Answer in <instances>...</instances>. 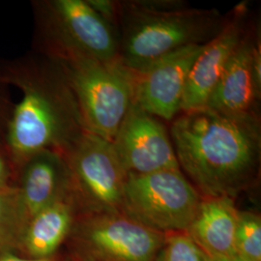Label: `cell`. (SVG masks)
<instances>
[{
    "instance_id": "cell-25",
    "label": "cell",
    "mask_w": 261,
    "mask_h": 261,
    "mask_svg": "<svg viewBox=\"0 0 261 261\" xmlns=\"http://www.w3.org/2000/svg\"><path fill=\"white\" fill-rule=\"evenodd\" d=\"M77 261H94L93 259H91V258H89V257H86V256H82L80 259Z\"/></svg>"
},
{
    "instance_id": "cell-16",
    "label": "cell",
    "mask_w": 261,
    "mask_h": 261,
    "mask_svg": "<svg viewBox=\"0 0 261 261\" xmlns=\"http://www.w3.org/2000/svg\"><path fill=\"white\" fill-rule=\"evenodd\" d=\"M23 233L17 185L0 190V252L17 250Z\"/></svg>"
},
{
    "instance_id": "cell-21",
    "label": "cell",
    "mask_w": 261,
    "mask_h": 261,
    "mask_svg": "<svg viewBox=\"0 0 261 261\" xmlns=\"http://www.w3.org/2000/svg\"><path fill=\"white\" fill-rule=\"evenodd\" d=\"M18 171L7 150L0 148V190L17 184Z\"/></svg>"
},
{
    "instance_id": "cell-8",
    "label": "cell",
    "mask_w": 261,
    "mask_h": 261,
    "mask_svg": "<svg viewBox=\"0 0 261 261\" xmlns=\"http://www.w3.org/2000/svg\"><path fill=\"white\" fill-rule=\"evenodd\" d=\"M73 230L94 261H156L166 236L123 213H82Z\"/></svg>"
},
{
    "instance_id": "cell-24",
    "label": "cell",
    "mask_w": 261,
    "mask_h": 261,
    "mask_svg": "<svg viewBox=\"0 0 261 261\" xmlns=\"http://www.w3.org/2000/svg\"><path fill=\"white\" fill-rule=\"evenodd\" d=\"M203 257H204V261H250L243 258L237 254L231 255V256H209V255L203 254Z\"/></svg>"
},
{
    "instance_id": "cell-2",
    "label": "cell",
    "mask_w": 261,
    "mask_h": 261,
    "mask_svg": "<svg viewBox=\"0 0 261 261\" xmlns=\"http://www.w3.org/2000/svg\"><path fill=\"white\" fill-rule=\"evenodd\" d=\"M0 72L10 86L21 92L6 135V150L17 171L40 152L65 155L86 129L62 67L31 51L0 60Z\"/></svg>"
},
{
    "instance_id": "cell-10",
    "label": "cell",
    "mask_w": 261,
    "mask_h": 261,
    "mask_svg": "<svg viewBox=\"0 0 261 261\" xmlns=\"http://www.w3.org/2000/svg\"><path fill=\"white\" fill-rule=\"evenodd\" d=\"M206 45V44H205ZM205 45L181 48L134 74V101L159 119L172 121L181 112L189 73Z\"/></svg>"
},
{
    "instance_id": "cell-17",
    "label": "cell",
    "mask_w": 261,
    "mask_h": 261,
    "mask_svg": "<svg viewBox=\"0 0 261 261\" xmlns=\"http://www.w3.org/2000/svg\"><path fill=\"white\" fill-rule=\"evenodd\" d=\"M236 254L250 261H261L260 216L239 211L235 233Z\"/></svg>"
},
{
    "instance_id": "cell-13",
    "label": "cell",
    "mask_w": 261,
    "mask_h": 261,
    "mask_svg": "<svg viewBox=\"0 0 261 261\" xmlns=\"http://www.w3.org/2000/svg\"><path fill=\"white\" fill-rule=\"evenodd\" d=\"M256 37L248 30L211 94L207 109L227 115L258 113L261 94L256 90L252 69V49Z\"/></svg>"
},
{
    "instance_id": "cell-15",
    "label": "cell",
    "mask_w": 261,
    "mask_h": 261,
    "mask_svg": "<svg viewBox=\"0 0 261 261\" xmlns=\"http://www.w3.org/2000/svg\"><path fill=\"white\" fill-rule=\"evenodd\" d=\"M238 212L231 198L203 196L187 233L205 255H235Z\"/></svg>"
},
{
    "instance_id": "cell-5",
    "label": "cell",
    "mask_w": 261,
    "mask_h": 261,
    "mask_svg": "<svg viewBox=\"0 0 261 261\" xmlns=\"http://www.w3.org/2000/svg\"><path fill=\"white\" fill-rule=\"evenodd\" d=\"M57 62L74 92L86 130L112 142L134 101V74L119 60Z\"/></svg>"
},
{
    "instance_id": "cell-19",
    "label": "cell",
    "mask_w": 261,
    "mask_h": 261,
    "mask_svg": "<svg viewBox=\"0 0 261 261\" xmlns=\"http://www.w3.org/2000/svg\"><path fill=\"white\" fill-rule=\"evenodd\" d=\"M9 84L0 72V148L6 149V135L14 105L11 97Z\"/></svg>"
},
{
    "instance_id": "cell-4",
    "label": "cell",
    "mask_w": 261,
    "mask_h": 261,
    "mask_svg": "<svg viewBox=\"0 0 261 261\" xmlns=\"http://www.w3.org/2000/svg\"><path fill=\"white\" fill-rule=\"evenodd\" d=\"M33 53L56 61L119 60L116 29L106 22L86 0H35Z\"/></svg>"
},
{
    "instance_id": "cell-23",
    "label": "cell",
    "mask_w": 261,
    "mask_h": 261,
    "mask_svg": "<svg viewBox=\"0 0 261 261\" xmlns=\"http://www.w3.org/2000/svg\"><path fill=\"white\" fill-rule=\"evenodd\" d=\"M0 261H58L56 257L50 256L46 258H27L20 257L12 252H0Z\"/></svg>"
},
{
    "instance_id": "cell-20",
    "label": "cell",
    "mask_w": 261,
    "mask_h": 261,
    "mask_svg": "<svg viewBox=\"0 0 261 261\" xmlns=\"http://www.w3.org/2000/svg\"><path fill=\"white\" fill-rule=\"evenodd\" d=\"M89 6L118 32V2L111 0H86Z\"/></svg>"
},
{
    "instance_id": "cell-7",
    "label": "cell",
    "mask_w": 261,
    "mask_h": 261,
    "mask_svg": "<svg viewBox=\"0 0 261 261\" xmlns=\"http://www.w3.org/2000/svg\"><path fill=\"white\" fill-rule=\"evenodd\" d=\"M63 156L83 213H122L128 173L111 141L86 130Z\"/></svg>"
},
{
    "instance_id": "cell-18",
    "label": "cell",
    "mask_w": 261,
    "mask_h": 261,
    "mask_svg": "<svg viewBox=\"0 0 261 261\" xmlns=\"http://www.w3.org/2000/svg\"><path fill=\"white\" fill-rule=\"evenodd\" d=\"M156 261H204V257L189 234L173 232L166 234Z\"/></svg>"
},
{
    "instance_id": "cell-11",
    "label": "cell",
    "mask_w": 261,
    "mask_h": 261,
    "mask_svg": "<svg viewBox=\"0 0 261 261\" xmlns=\"http://www.w3.org/2000/svg\"><path fill=\"white\" fill-rule=\"evenodd\" d=\"M245 14L246 11L242 7L235 11L223 30L206 44L197 56L187 79L181 112L206 108L231 56L249 30L245 24Z\"/></svg>"
},
{
    "instance_id": "cell-12",
    "label": "cell",
    "mask_w": 261,
    "mask_h": 261,
    "mask_svg": "<svg viewBox=\"0 0 261 261\" xmlns=\"http://www.w3.org/2000/svg\"><path fill=\"white\" fill-rule=\"evenodd\" d=\"M16 185L24 230L32 217L72 190L64 156L56 151L35 154L19 168Z\"/></svg>"
},
{
    "instance_id": "cell-22",
    "label": "cell",
    "mask_w": 261,
    "mask_h": 261,
    "mask_svg": "<svg viewBox=\"0 0 261 261\" xmlns=\"http://www.w3.org/2000/svg\"><path fill=\"white\" fill-rule=\"evenodd\" d=\"M252 69L256 90L258 93L261 94V43L259 36L255 39L252 49Z\"/></svg>"
},
{
    "instance_id": "cell-1",
    "label": "cell",
    "mask_w": 261,
    "mask_h": 261,
    "mask_svg": "<svg viewBox=\"0 0 261 261\" xmlns=\"http://www.w3.org/2000/svg\"><path fill=\"white\" fill-rule=\"evenodd\" d=\"M169 136L180 169L204 197L234 199L257 177L259 113L227 115L207 108L181 112Z\"/></svg>"
},
{
    "instance_id": "cell-14",
    "label": "cell",
    "mask_w": 261,
    "mask_h": 261,
    "mask_svg": "<svg viewBox=\"0 0 261 261\" xmlns=\"http://www.w3.org/2000/svg\"><path fill=\"white\" fill-rule=\"evenodd\" d=\"M83 210L73 192L47 206L27 224L17 250L27 258L54 256L67 236L72 232Z\"/></svg>"
},
{
    "instance_id": "cell-9",
    "label": "cell",
    "mask_w": 261,
    "mask_h": 261,
    "mask_svg": "<svg viewBox=\"0 0 261 261\" xmlns=\"http://www.w3.org/2000/svg\"><path fill=\"white\" fill-rule=\"evenodd\" d=\"M128 174L180 169L166 126L133 101L112 141Z\"/></svg>"
},
{
    "instance_id": "cell-6",
    "label": "cell",
    "mask_w": 261,
    "mask_h": 261,
    "mask_svg": "<svg viewBox=\"0 0 261 261\" xmlns=\"http://www.w3.org/2000/svg\"><path fill=\"white\" fill-rule=\"evenodd\" d=\"M202 197L181 169L128 174L122 213L161 233L187 232Z\"/></svg>"
},
{
    "instance_id": "cell-3",
    "label": "cell",
    "mask_w": 261,
    "mask_h": 261,
    "mask_svg": "<svg viewBox=\"0 0 261 261\" xmlns=\"http://www.w3.org/2000/svg\"><path fill=\"white\" fill-rule=\"evenodd\" d=\"M226 22L218 10L194 8L182 0L118 2L119 61L140 73L181 48L205 45Z\"/></svg>"
}]
</instances>
